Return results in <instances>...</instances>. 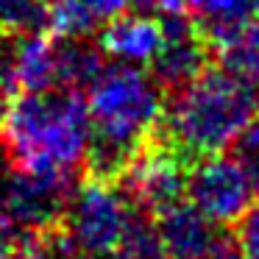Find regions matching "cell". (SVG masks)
Listing matches in <instances>:
<instances>
[{"label":"cell","mask_w":259,"mask_h":259,"mask_svg":"<svg viewBox=\"0 0 259 259\" xmlns=\"http://www.w3.org/2000/svg\"><path fill=\"white\" fill-rule=\"evenodd\" d=\"M0 148L14 170L75 179L90 153V112L78 90L17 92L0 112Z\"/></svg>","instance_id":"obj_1"},{"label":"cell","mask_w":259,"mask_h":259,"mask_svg":"<svg viewBox=\"0 0 259 259\" xmlns=\"http://www.w3.org/2000/svg\"><path fill=\"white\" fill-rule=\"evenodd\" d=\"M90 164L95 179L117 181L137 153L151 145L162 123L164 95L159 81L142 67L106 64L90 87Z\"/></svg>","instance_id":"obj_2"},{"label":"cell","mask_w":259,"mask_h":259,"mask_svg":"<svg viewBox=\"0 0 259 259\" xmlns=\"http://www.w3.org/2000/svg\"><path fill=\"white\" fill-rule=\"evenodd\" d=\"M256 87L223 67L203 70L190 84L173 90L162 112L164 145L181 156H209L234 145L240 131L256 117Z\"/></svg>","instance_id":"obj_3"},{"label":"cell","mask_w":259,"mask_h":259,"mask_svg":"<svg viewBox=\"0 0 259 259\" xmlns=\"http://www.w3.org/2000/svg\"><path fill=\"white\" fill-rule=\"evenodd\" d=\"M140 209L112 179H87L73 187L59 229L64 231L78 256H109L125 237Z\"/></svg>","instance_id":"obj_4"},{"label":"cell","mask_w":259,"mask_h":259,"mask_svg":"<svg viewBox=\"0 0 259 259\" xmlns=\"http://www.w3.org/2000/svg\"><path fill=\"white\" fill-rule=\"evenodd\" d=\"M253 198L256 192L234 156H198L187 170V201L218 226L237 223L251 209Z\"/></svg>","instance_id":"obj_5"},{"label":"cell","mask_w":259,"mask_h":259,"mask_svg":"<svg viewBox=\"0 0 259 259\" xmlns=\"http://www.w3.org/2000/svg\"><path fill=\"white\" fill-rule=\"evenodd\" d=\"M75 179L14 170L0 192V214L23 234L59 229Z\"/></svg>","instance_id":"obj_6"},{"label":"cell","mask_w":259,"mask_h":259,"mask_svg":"<svg viewBox=\"0 0 259 259\" xmlns=\"http://www.w3.org/2000/svg\"><path fill=\"white\" fill-rule=\"evenodd\" d=\"M117 181H123L134 206L145 214H159L187 198L184 156L164 142L140 151Z\"/></svg>","instance_id":"obj_7"},{"label":"cell","mask_w":259,"mask_h":259,"mask_svg":"<svg viewBox=\"0 0 259 259\" xmlns=\"http://www.w3.org/2000/svg\"><path fill=\"white\" fill-rule=\"evenodd\" d=\"M164 39L156 59L151 62V75L162 90H179L206 70L209 42L198 31L190 14H176L162 20Z\"/></svg>","instance_id":"obj_8"},{"label":"cell","mask_w":259,"mask_h":259,"mask_svg":"<svg viewBox=\"0 0 259 259\" xmlns=\"http://www.w3.org/2000/svg\"><path fill=\"white\" fill-rule=\"evenodd\" d=\"M164 39L162 20L148 12L117 14L106 25H101L98 48L103 56L114 64H131V67H151Z\"/></svg>","instance_id":"obj_9"},{"label":"cell","mask_w":259,"mask_h":259,"mask_svg":"<svg viewBox=\"0 0 259 259\" xmlns=\"http://www.w3.org/2000/svg\"><path fill=\"white\" fill-rule=\"evenodd\" d=\"M156 231L167 259H206L223 240L218 223H212L187 198L156 214Z\"/></svg>","instance_id":"obj_10"},{"label":"cell","mask_w":259,"mask_h":259,"mask_svg":"<svg viewBox=\"0 0 259 259\" xmlns=\"http://www.w3.org/2000/svg\"><path fill=\"white\" fill-rule=\"evenodd\" d=\"M12 75L20 92L62 90L59 87V36L31 34L12 48Z\"/></svg>","instance_id":"obj_11"},{"label":"cell","mask_w":259,"mask_h":259,"mask_svg":"<svg viewBox=\"0 0 259 259\" xmlns=\"http://www.w3.org/2000/svg\"><path fill=\"white\" fill-rule=\"evenodd\" d=\"M128 6L131 0H56L51 3L48 31L56 36H87Z\"/></svg>","instance_id":"obj_12"},{"label":"cell","mask_w":259,"mask_h":259,"mask_svg":"<svg viewBox=\"0 0 259 259\" xmlns=\"http://www.w3.org/2000/svg\"><path fill=\"white\" fill-rule=\"evenodd\" d=\"M187 12L209 45L259 20V0H187Z\"/></svg>","instance_id":"obj_13"},{"label":"cell","mask_w":259,"mask_h":259,"mask_svg":"<svg viewBox=\"0 0 259 259\" xmlns=\"http://www.w3.org/2000/svg\"><path fill=\"white\" fill-rule=\"evenodd\" d=\"M214 53H218V62L226 73L256 87L259 84V20L218 39L214 42Z\"/></svg>","instance_id":"obj_14"},{"label":"cell","mask_w":259,"mask_h":259,"mask_svg":"<svg viewBox=\"0 0 259 259\" xmlns=\"http://www.w3.org/2000/svg\"><path fill=\"white\" fill-rule=\"evenodd\" d=\"M51 6L45 0H0V36L23 39L48 31Z\"/></svg>","instance_id":"obj_15"},{"label":"cell","mask_w":259,"mask_h":259,"mask_svg":"<svg viewBox=\"0 0 259 259\" xmlns=\"http://www.w3.org/2000/svg\"><path fill=\"white\" fill-rule=\"evenodd\" d=\"M109 259H167L164 256L162 240H159L156 223L148 220L145 212H140L134 218V223L128 226L125 237L117 242Z\"/></svg>","instance_id":"obj_16"},{"label":"cell","mask_w":259,"mask_h":259,"mask_svg":"<svg viewBox=\"0 0 259 259\" xmlns=\"http://www.w3.org/2000/svg\"><path fill=\"white\" fill-rule=\"evenodd\" d=\"M12 259H81L62 229H48L20 240Z\"/></svg>","instance_id":"obj_17"},{"label":"cell","mask_w":259,"mask_h":259,"mask_svg":"<svg viewBox=\"0 0 259 259\" xmlns=\"http://www.w3.org/2000/svg\"><path fill=\"white\" fill-rule=\"evenodd\" d=\"M231 148H234L231 156L240 162V167L245 170L253 192L259 195V117H253L251 123L240 131V137L234 140Z\"/></svg>","instance_id":"obj_18"},{"label":"cell","mask_w":259,"mask_h":259,"mask_svg":"<svg viewBox=\"0 0 259 259\" xmlns=\"http://www.w3.org/2000/svg\"><path fill=\"white\" fill-rule=\"evenodd\" d=\"M237 248L245 259H259V203H251L245 214L237 220Z\"/></svg>","instance_id":"obj_19"},{"label":"cell","mask_w":259,"mask_h":259,"mask_svg":"<svg viewBox=\"0 0 259 259\" xmlns=\"http://www.w3.org/2000/svg\"><path fill=\"white\" fill-rule=\"evenodd\" d=\"M131 6H137L140 12H148L153 17H176V14H190L187 12V0H131Z\"/></svg>","instance_id":"obj_20"},{"label":"cell","mask_w":259,"mask_h":259,"mask_svg":"<svg viewBox=\"0 0 259 259\" xmlns=\"http://www.w3.org/2000/svg\"><path fill=\"white\" fill-rule=\"evenodd\" d=\"M14 75H12V48L3 45V36H0V112L6 109V103L14 95Z\"/></svg>","instance_id":"obj_21"},{"label":"cell","mask_w":259,"mask_h":259,"mask_svg":"<svg viewBox=\"0 0 259 259\" xmlns=\"http://www.w3.org/2000/svg\"><path fill=\"white\" fill-rule=\"evenodd\" d=\"M20 245V231L0 214V259H12Z\"/></svg>","instance_id":"obj_22"},{"label":"cell","mask_w":259,"mask_h":259,"mask_svg":"<svg viewBox=\"0 0 259 259\" xmlns=\"http://www.w3.org/2000/svg\"><path fill=\"white\" fill-rule=\"evenodd\" d=\"M206 259H245V256H242V251H240L237 245H231V242L220 240V242H218V248H214V251L209 253Z\"/></svg>","instance_id":"obj_23"},{"label":"cell","mask_w":259,"mask_h":259,"mask_svg":"<svg viewBox=\"0 0 259 259\" xmlns=\"http://www.w3.org/2000/svg\"><path fill=\"white\" fill-rule=\"evenodd\" d=\"M6 164H3V159H0V192H3V184H6Z\"/></svg>","instance_id":"obj_24"},{"label":"cell","mask_w":259,"mask_h":259,"mask_svg":"<svg viewBox=\"0 0 259 259\" xmlns=\"http://www.w3.org/2000/svg\"><path fill=\"white\" fill-rule=\"evenodd\" d=\"M81 259H109V256H81Z\"/></svg>","instance_id":"obj_25"},{"label":"cell","mask_w":259,"mask_h":259,"mask_svg":"<svg viewBox=\"0 0 259 259\" xmlns=\"http://www.w3.org/2000/svg\"><path fill=\"white\" fill-rule=\"evenodd\" d=\"M45 3H48V6H51V3H56V0H45Z\"/></svg>","instance_id":"obj_26"},{"label":"cell","mask_w":259,"mask_h":259,"mask_svg":"<svg viewBox=\"0 0 259 259\" xmlns=\"http://www.w3.org/2000/svg\"><path fill=\"white\" fill-rule=\"evenodd\" d=\"M256 101H259V84H256Z\"/></svg>","instance_id":"obj_27"}]
</instances>
